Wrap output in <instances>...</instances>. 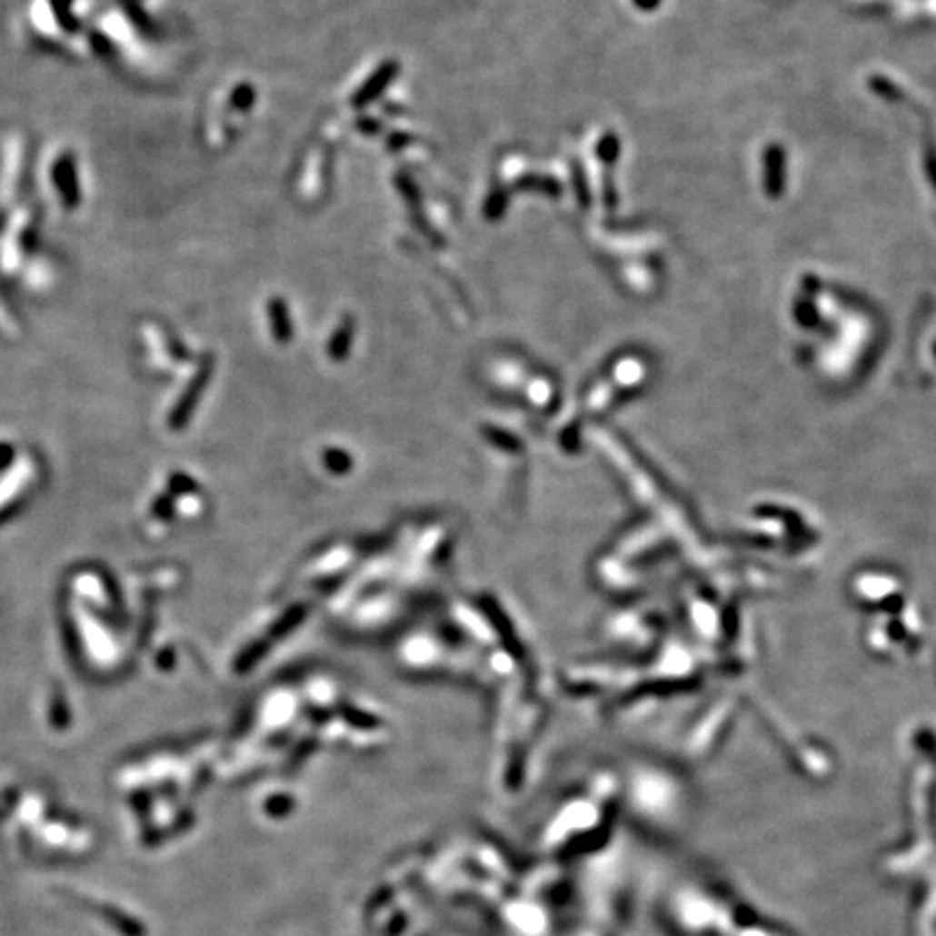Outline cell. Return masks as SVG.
<instances>
[{
	"label": "cell",
	"instance_id": "cell-1",
	"mask_svg": "<svg viewBox=\"0 0 936 936\" xmlns=\"http://www.w3.org/2000/svg\"><path fill=\"white\" fill-rule=\"evenodd\" d=\"M391 76H393V67H384V70H382V72H377V76L369 83V87H364L363 94L358 95L356 103H363V100L373 98V95L380 92V89H384V85L391 81Z\"/></svg>",
	"mask_w": 936,
	"mask_h": 936
}]
</instances>
